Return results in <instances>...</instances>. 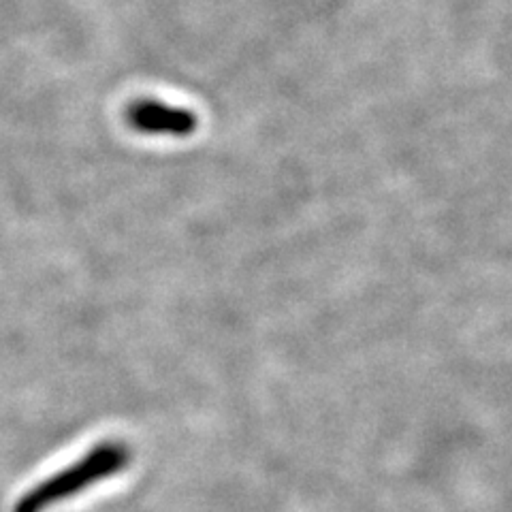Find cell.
I'll return each mask as SVG.
<instances>
[{
	"mask_svg": "<svg viewBox=\"0 0 512 512\" xmlns=\"http://www.w3.org/2000/svg\"><path fill=\"white\" fill-rule=\"evenodd\" d=\"M126 122L141 135L188 137L197 131L199 118L190 109L165 105L163 101L139 99L126 109Z\"/></svg>",
	"mask_w": 512,
	"mask_h": 512,
	"instance_id": "2",
	"label": "cell"
},
{
	"mask_svg": "<svg viewBox=\"0 0 512 512\" xmlns=\"http://www.w3.org/2000/svg\"><path fill=\"white\" fill-rule=\"evenodd\" d=\"M128 463H131V451L124 442H99L84 457H79L73 466L47 476L39 485L28 489L13 504V512H43L45 508L75 498L79 491L90 489L101 480L126 470Z\"/></svg>",
	"mask_w": 512,
	"mask_h": 512,
	"instance_id": "1",
	"label": "cell"
}]
</instances>
